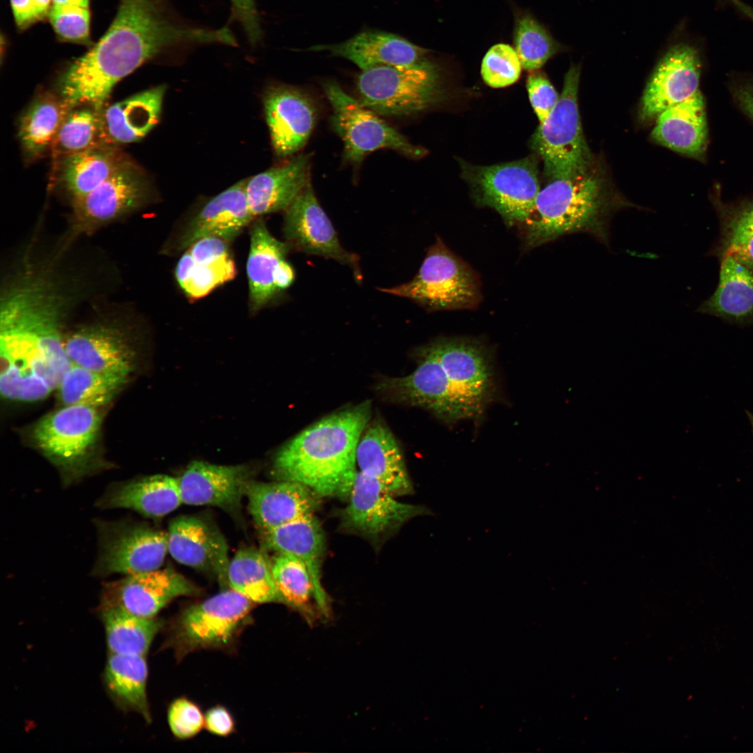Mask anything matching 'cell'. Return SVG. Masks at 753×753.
<instances>
[{"mask_svg": "<svg viewBox=\"0 0 753 753\" xmlns=\"http://www.w3.org/2000/svg\"><path fill=\"white\" fill-rule=\"evenodd\" d=\"M167 6L165 0H120L105 33L59 77L63 100L70 107L89 105L100 110L119 81L167 49L183 45H237L227 27L180 22Z\"/></svg>", "mask_w": 753, "mask_h": 753, "instance_id": "cell-1", "label": "cell"}, {"mask_svg": "<svg viewBox=\"0 0 753 753\" xmlns=\"http://www.w3.org/2000/svg\"><path fill=\"white\" fill-rule=\"evenodd\" d=\"M409 374L383 379L379 391L423 408L446 424L479 418L496 395L491 351L470 337H440L418 348Z\"/></svg>", "mask_w": 753, "mask_h": 753, "instance_id": "cell-2", "label": "cell"}, {"mask_svg": "<svg viewBox=\"0 0 753 753\" xmlns=\"http://www.w3.org/2000/svg\"><path fill=\"white\" fill-rule=\"evenodd\" d=\"M370 402L333 413L301 432L277 452V480L301 483L321 497L348 499L356 474V452L370 421Z\"/></svg>", "mask_w": 753, "mask_h": 753, "instance_id": "cell-3", "label": "cell"}, {"mask_svg": "<svg viewBox=\"0 0 753 753\" xmlns=\"http://www.w3.org/2000/svg\"><path fill=\"white\" fill-rule=\"evenodd\" d=\"M611 201L591 170L551 178L538 194L526 221V243L531 248L562 236L589 233L607 241Z\"/></svg>", "mask_w": 753, "mask_h": 753, "instance_id": "cell-4", "label": "cell"}, {"mask_svg": "<svg viewBox=\"0 0 753 753\" xmlns=\"http://www.w3.org/2000/svg\"><path fill=\"white\" fill-rule=\"evenodd\" d=\"M0 312L1 396L20 402L45 398L63 375L57 360L24 317L6 307Z\"/></svg>", "mask_w": 753, "mask_h": 753, "instance_id": "cell-5", "label": "cell"}, {"mask_svg": "<svg viewBox=\"0 0 753 753\" xmlns=\"http://www.w3.org/2000/svg\"><path fill=\"white\" fill-rule=\"evenodd\" d=\"M580 67L572 66L565 75L559 99L532 141L551 178L591 170L593 157L584 135L578 109Z\"/></svg>", "mask_w": 753, "mask_h": 753, "instance_id": "cell-6", "label": "cell"}, {"mask_svg": "<svg viewBox=\"0 0 753 753\" xmlns=\"http://www.w3.org/2000/svg\"><path fill=\"white\" fill-rule=\"evenodd\" d=\"M380 291L411 299L429 310L473 308L480 297L473 271L440 239L429 248L411 281Z\"/></svg>", "mask_w": 753, "mask_h": 753, "instance_id": "cell-7", "label": "cell"}, {"mask_svg": "<svg viewBox=\"0 0 753 753\" xmlns=\"http://www.w3.org/2000/svg\"><path fill=\"white\" fill-rule=\"evenodd\" d=\"M356 89L363 105L388 116L425 110L441 96L436 67L428 61L363 70L358 77Z\"/></svg>", "mask_w": 753, "mask_h": 753, "instance_id": "cell-8", "label": "cell"}, {"mask_svg": "<svg viewBox=\"0 0 753 753\" xmlns=\"http://www.w3.org/2000/svg\"><path fill=\"white\" fill-rule=\"evenodd\" d=\"M253 602L230 588L193 604L180 615L167 642L176 657L229 646L245 624Z\"/></svg>", "mask_w": 753, "mask_h": 753, "instance_id": "cell-9", "label": "cell"}, {"mask_svg": "<svg viewBox=\"0 0 753 753\" xmlns=\"http://www.w3.org/2000/svg\"><path fill=\"white\" fill-rule=\"evenodd\" d=\"M325 95L330 104V125L344 143V157L358 163L374 151L389 149L405 155L418 158L425 151L416 146L397 130L346 93L335 81L324 84Z\"/></svg>", "mask_w": 753, "mask_h": 753, "instance_id": "cell-10", "label": "cell"}, {"mask_svg": "<svg viewBox=\"0 0 753 753\" xmlns=\"http://www.w3.org/2000/svg\"><path fill=\"white\" fill-rule=\"evenodd\" d=\"M98 554L92 574L126 575L160 569L168 552L167 533L128 519L96 520Z\"/></svg>", "mask_w": 753, "mask_h": 753, "instance_id": "cell-11", "label": "cell"}, {"mask_svg": "<svg viewBox=\"0 0 753 753\" xmlns=\"http://www.w3.org/2000/svg\"><path fill=\"white\" fill-rule=\"evenodd\" d=\"M478 201L509 225L526 222L540 192L536 162L530 158L490 166L463 167Z\"/></svg>", "mask_w": 753, "mask_h": 753, "instance_id": "cell-12", "label": "cell"}, {"mask_svg": "<svg viewBox=\"0 0 753 753\" xmlns=\"http://www.w3.org/2000/svg\"><path fill=\"white\" fill-rule=\"evenodd\" d=\"M348 499L340 514L341 528L373 543H379L410 519L432 513L425 506L398 501L376 480L359 471Z\"/></svg>", "mask_w": 753, "mask_h": 753, "instance_id": "cell-13", "label": "cell"}, {"mask_svg": "<svg viewBox=\"0 0 753 753\" xmlns=\"http://www.w3.org/2000/svg\"><path fill=\"white\" fill-rule=\"evenodd\" d=\"M150 197L145 175L126 160L96 189L72 199L73 231L74 234L93 231L144 206Z\"/></svg>", "mask_w": 753, "mask_h": 753, "instance_id": "cell-14", "label": "cell"}, {"mask_svg": "<svg viewBox=\"0 0 753 753\" xmlns=\"http://www.w3.org/2000/svg\"><path fill=\"white\" fill-rule=\"evenodd\" d=\"M97 408L85 405L64 407L40 420L33 429V440L43 453L72 473V479L84 470L85 459L100 425Z\"/></svg>", "mask_w": 753, "mask_h": 753, "instance_id": "cell-15", "label": "cell"}, {"mask_svg": "<svg viewBox=\"0 0 753 753\" xmlns=\"http://www.w3.org/2000/svg\"><path fill=\"white\" fill-rule=\"evenodd\" d=\"M198 593L194 584L175 570L158 569L105 584L98 611L117 608L151 618L174 598Z\"/></svg>", "mask_w": 753, "mask_h": 753, "instance_id": "cell-16", "label": "cell"}, {"mask_svg": "<svg viewBox=\"0 0 753 753\" xmlns=\"http://www.w3.org/2000/svg\"><path fill=\"white\" fill-rule=\"evenodd\" d=\"M284 211V233L291 245L347 265L356 277L360 279L358 257L340 245L331 222L317 199L310 178Z\"/></svg>", "mask_w": 753, "mask_h": 753, "instance_id": "cell-17", "label": "cell"}, {"mask_svg": "<svg viewBox=\"0 0 753 753\" xmlns=\"http://www.w3.org/2000/svg\"><path fill=\"white\" fill-rule=\"evenodd\" d=\"M250 236L246 271L250 308L255 312L288 289L295 273L287 260L291 245L275 238L264 220L259 219L252 224Z\"/></svg>", "mask_w": 753, "mask_h": 753, "instance_id": "cell-18", "label": "cell"}, {"mask_svg": "<svg viewBox=\"0 0 753 753\" xmlns=\"http://www.w3.org/2000/svg\"><path fill=\"white\" fill-rule=\"evenodd\" d=\"M701 63L695 48L680 44L671 48L655 68L644 89L639 117L651 120L699 90Z\"/></svg>", "mask_w": 753, "mask_h": 753, "instance_id": "cell-19", "label": "cell"}, {"mask_svg": "<svg viewBox=\"0 0 753 753\" xmlns=\"http://www.w3.org/2000/svg\"><path fill=\"white\" fill-rule=\"evenodd\" d=\"M72 363L105 374L128 376L133 370L135 351L126 331L112 322L82 326L64 340Z\"/></svg>", "mask_w": 753, "mask_h": 753, "instance_id": "cell-20", "label": "cell"}, {"mask_svg": "<svg viewBox=\"0 0 753 753\" xmlns=\"http://www.w3.org/2000/svg\"><path fill=\"white\" fill-rule=\"evenodd\" d=\"M264 106L275 153L279 158L294 155L305 146L314 128V102L301 90L277 85L266 91Z\"/></svg>", "mask_w": 753, "mask_h": 753, "instance_id": "cell-21", "label": "cell"}, {"mask_svg": "<svg viewBox=\"0 0 753 753\" xmlns=\"http://www.w3.org/2000/svg\"><path fill=\"white\" fill-rule=\"evenodd\" d=\"M168 553L177 562L215 575L228 584V546L213 524L195 517L174 519L167 531Z\"/></svg>", "mask_w": 753, "mask_h": 753, "instance_id": "cell-22", "label": "cell"}, {"mask_svg": "<svg viewBox=\"0 0 753 753\" xmlns=\"http://www.w3.org/2000/svg\"><path fill=\"white\" fill-rule=\"evenodd\" d=\"M245 495L253 520L262 531L313 515L321 498L308 487L290 480H250Z\"/></svg>", "mask_w": 753, "mask_h": 753, "instance_id": "cell-23", "label": "cell"}, {"mask_svg": "<svg viewBox=\"0 0 753 753\" xmlns=\"http://www.w3.org/2000/svg\"><path fill=\"white\" fill-rule=\"evenodd\" d=\"M249 476L248 469L242 465L195 461L177 480L183 503L231 509L239 505L245 494Z\"/></svg>", "mask_w": 753, "mask_h": 753, "instance_id": "cell-24", "label": "cell"}, {"mask_svg": "<svg viewBox=\"0 0 753 753\" xmlns=\"http://www.w3.org/2000/svg\"><path fill=\"white\" fill-rule=\"evenodd\" d=\"M359 471L376 480L395 496L413 493L401 450L390 429L379 420L370 421L356 452Z\"/></svg>", "mask_w": 753, "mask_h": 753, "instance_id": "cell-25", "label": "cell"}, {"mask_svg": "<svg viewBox=\"0 0 753 753\" xmlns=\"http://www.w3.org/2000/svg\"><path fill=\"white\" fill-rule=\"evenodd\" d=\"M262 532L266 549L291 555L306 566L319 606L330 619V600L321 581L325 536L319 520L313 515Z\"/></svg>", "mask_w": 753, "mask_h": 753, "instance_id": "cell-26", "label": "cell"}, {"mask_svg": "<svg viewBox=\"0 0 753 753\" xmlns=\"http://www.w3.org/2000/svg\"><path fill=\"white\" fill-rule=\"evenodd\" d=\"M246 180H242L208 202L186 224L176 240L180 252L206 236L234 239L254 218L250 212L246 193Z\"/></svg>", "mask_w": 753, "mask_h": 753, "instance_id": "cell-27", "label": "cell"}, {"mask_svg": "<svg viewBox=\"0 0 753 753\" xmlns=\"http://www.w3.org/2000/svg\"><path fill=\"white\" fill-rule=\"evenodd\" d=\"M165 85L142 91L100 111V143L115 146L139 142L158 123Z\"/></svg>", "mask_w": 753, "mask_h": 753, "instance_id": "cell-28", "label": "cell"}, {"mask_svg": "<svg viewBox=\"0 0 753 753\" xmlns=\"http://www.w3.org/2000/svg\"><path fill=\"white\" fill-rule=\"evenodd\" d=\"M314 50H327L347 59L361 70L386 66H411L427 61V50L397 35L367 31L334 45H316Z\"/></svg>", "mask_w": 753, "mask_h": 753, "instance_id": "cell-29", "label": "cell"}, {"mask_svg": "<svg viewBox=\"0 0 753 753\" xmlns=\"http://www.w3.org/2000/svg\"><path fill=\"white\" fill-rule=\"evenodd\" d=\"M651 136L657 143L674 151L702 158L707 146L708 127L700 91L662 112L656 117Z\"/></svg>", "mask_w": 753, "mask_h": 753, "instance_id": "cell-30", "label": "cell"}, {"mask_svg": "<svg viewBox=\"0 0 753 753\" xmlns=\"http://www.w3.org/2000/svg\"><path fill=\"white\" fill-rule=\"evenodd\" d=\"M181 503L177 478L157 474L113 485L96 505L101 509L128 508L157 519L169 514Z\"/></svg>", "mask_w": 753, "mask_h": 753, "instance_id": "cell-31", "label": "cell"}, {"mask_svg": "<svg viewBox=\"0 0 753 753\" xmlns=\"http://www.w3.org/2000/svg\"><path fill=\"white\" fill-rule=\"evenodd\" d=\"M307 154L271 168L246 180L245 193L254 218L285 210L295 199L310 176Z\"/></svg>", "mask_w": 753, "mask_h": 753, "instance_id": "cell-32", "label": "cell"}, {"mask_svg": "<svg viewBox=\"0 0 753 753\" xmlns=\"http://www.w3.org/2000/svg\"><path fill=\"white\" fill-rule=\"evenodd\" d=\"M147 676L145 656L108 654L102 674L108 696L122 711L136 712L147 722H151L146 696Z\"/></svg>", "mask_w": 753, "mask_h": 753, "instance_id": "cell-33", "label": "cell"}, {"mask_svg": "<svg viewBox=\"0 0 753 753\" xmlns=\"http://www.w3.org/2000/svg\"><path fill=\"white\" fill-rule=\"evenodd\" d=\"M699 311L736 321L752 319L753 271L733 257L724 254L717 287Z\"/></svg>", "mask_w": 753, "mask_h": 753, "instance_id": "cell-34", "label": "cell"}, {"mask_svg": "<svg viewBox=\"0 0 753 753\" xmlns=\"http://www.w3.org/2000/svg\"><path fill=\"white\" fill-rule=\"evenodd\" d=\"M126 160L115 146L98 144L63 158L61 180L72 199L90 192Z\"/></svg>", "mask_w": 753, "mask_h": 753, "instance_id": "cell-35", "label": "cell"}, {"mask_svg": "<svg viewBox=\"0 0 753 753\" xmlns=\"http://www.w3.org/2000/svg\"><path fill=\"white\" fill-rule=\"evenodd\" d=\"M271 561L280 603L298 611L310 625L328 621L317 602L306 566L296 557L282 553H277Z\"/></svg>", "mask_w": 753, "mask_h": 753, "instance_id": "cell-36", "label": "cell"}, {"mask_svg": "<svg viewBox=\"0 0 753 753\" xmlns=\"http://www.w3.org/2000/svg\"><path fill=\"white\" fill-rule=\"evenodd\" d=\"M72 108L59 96H38L21 116L18 138L24 153L35 159L52 147L60 126Z\"/></svg>", "mask_w": 753, "mask_h": 753, "instance_id": "cell-37", "label": "cell"}, {"mask_svg": "<svg viewBox=\"0 0 753 753\" xmlns=\"http://www.w3.org/2000/svg\"><path fill=\"white\" fill-rule=\"evenodd\" d=\"M105 628L108 654L144 655L163 626L161 620L142 618L124 610H100Z\"/></svg>", "mask_w": 753, "mask_h": 753, "instance_id": "cell-38", "label": "cell"}, {"mask_svg": "<svg viewBox=\"0 0 753 753\" xmlns=\"http://www.w3.org/2000/svg\"><path fill=\"white\" fill-rule=\"evenodd\" d=\"M227 582L230 588L253 602H280L271 570V561L254 548L238 550L229 561Z\"/></svg>", "mask_w": 753, "mask_h": 753, "instance_id": "cell-39", "label": "cell"}, {"mask_svg": "<svg viewBox=\"0 0 753 753\" xmlns=\"http://www.w3.org/2000/svg\"><path fill=\"white\" fill-rule=\"evenodd\" d=\"M128 376L101 373L72 363L57 388L65 405L94 408L109 403L121 390Z\"/></svg>", "mask_w": 753, "mask_h": 753, "instance_id": "cell-40", "label": "cell"}, {"mask_svg": "<svg viewBox=\"0 0 753 753\" xmlns=\"http://www.w3.org/2000/svg\"><path fill=\"white\" fill-rule=\"evenodd\" d=\"M236 275L234 259L223 261L194 259L185 250L179 259L175 277L187 296L197 299L208 294Z\"/></svg>", "mask_w": 753, "mask_h": 753, "instance_id": "cell-41", "label": "cell"}, {"mask_svg": "<svg viewBox=\"0 0 753 753\" xmlns=\"http://www.w3.org/2000/svg\"><path fill=\"white\" fill-rule=\"evenodd\" d=\"M100 111L81 105L68 112L52 145L55 158L63 159L100 144Z\"/></svg>", "mask_w": 753, "mask_h": 753, "instance_id": "cell-42", "label": "cell"}, {"mask_svg": "<svg viewBox=\"0 0 753 753\" xmlns=\"http://www.w3.org/2000/svg\"><path fill=\"white\" fill-rule=\"evenodd\" d=\"M513 37L515 50L526 70H537L561 50L547 30L528 13L515 17Z\"/></svg>", "mask_w": 753, "mask_h": 753, "instance_id": "cell-43", "label": "cell"}, {"mask_svg": "<svg viewBox=\"0 0 753 753\" xmlns=\"http://www.w3.org/2000/svg\"><path fill=\"white\" fill-rule=\"evenodd\" d=\"M522 64L515 50L509 45H493L485 54L481 64L485 83L492 88H502L515 83L520 77Z\"/></svg>", "mask_w": 753, "mask_h": 753, "instance_id": "cell-44", "label": "cell"}, {"mask_svg": "<svg viewBox=\"0 0 753 753\" xmlns=\"http://www.w3.org/2000/svg\"><path fill=\"white\" fill-rule=\"evenodd\" d=\"M47 17L57 38L61 41L93 45L90 33L89 8L52 5Z\"/></svg>", "mask_w": 753, "mask_h": 753, "instance_id": "cell-45", "label": "cell"}, {"mask_svg": "<svg viewBox=\"0 0 753 753\" xmlns=\"http://www.w3.org/2000/svg\"><path fill=\"white\" fill-rule=\"evenodd\" d=\"M725 254L753 271V203L736 213L728 223Z\"/></svg>", "mask_w": 753, "mask_h": 753, "instance_id": "cell-46", "label": "cell"}, {"mask_svg": "<svg viewBox=\"0 0 753 753\" xmlns=\"http://www.w3.org/2000/svg\"><path fill=\"white\" fill-rule=\"evenodd\" d=\"M167 720L172 733L180 739L195 736L204 722L199 707L185 698L177 699L172 703L168 709Z\"/></svg>", "mask_w": 753, "mask_h": 753, "instance_id": "cell-47", "label": "cell"}, {"mask_svg": "<svg viewBox=\"0 0 753 753\" xmlns=\"http://www.w3.org/2000/svg\"><path fill=\"white\" fill-rule=\"evenodd\" d=\"M526 89L531 106L542 123L558 102L560 95L540 71L534 70L528 75Z\"/></svg>", "mask_w": 753, "mask_h": 753, "instance_id": "cell-48", "label": "cell"}, {"mask_svg": "<svg viewBox=\"0 0 753 753\" xmlns=\"http://www.w3.org/2000/svg\"><path fill=\"white\" fill-rule=\"evenodd\" d=\"M234 17L238 21L251 45L262 39V29L255 0H231Z\"/></svg>", "mask_w": 753, "mask_h": 753, "instance_id": "cell-49", "label": "cell"}, {"mask_svg": "<svg viewBox=\"0 0 753 753\" xmlns=\"http://www.w3.org/2000/svg\"><path fill=\"white\" fill-rule=\"evenodd\" d=\"M204 723L206 728L211 733L226 736L230 734L234 728L233 718L229 711L222 706H215L208 710L206 714Z\"/></svg>", "mask_w": 753, "mask_h": 753, "instance_id": "cell-50", "label": "cell"}, {"mask_svg": "<svg viewBox=\"0 0 753 753\" xmlns=\"http://www.w3.org/2000/svg\"><path fill=\"white\" fill-rule=\"evenodd\" d=\"M15 22L24 30L39 21L33 0H10Z\"/></svg>", "mask_w": 753, "mask_h": 753, "instance_id": "cell-51", "label": "cell"}, {"mask_svg": "<svg viewBox=\"0 0 753 753\" xmlns=\"http://www.w3.org/2000/svg\"><path fill=\"white\" fill-rule=\"evenodd\" d=\"M734 96L742 110L753 121V85L736 89Z\"/></svg>", "mask_w": 753, "mask_h": 753, "instance_id": "cell-52", "label": "cell"}, {"mask_svg": "<svg viewBox=\"0 0 753 753\" xmlns=\"http://www.w3.org/2000/svg\"><path fill=\"white\" fill-rule=\"evenodd\" d=\"M38 20L47 17L52 0H33Z\"/></svg>", "mask_w": 753, "mask_h": 753, "instance_id": "cell-53", "label": "cell"}, {"mask_svg": "<svg viewBox=\"0 0 753 753\" xmlns=\"http://www.w3.org/2000/svg\"><path fill=\"white\" fill-rule=\"evenodd\" d=\"M54 6H78L89 8L90 0H52Z\"/></svg>", "mask_w": 753, "mask_h": 753, "instance_id": "cell-54", "label": "cell"}, {"mask_svg": "<svg viewBox=\"0 0 753 753\" xmlns=\"http://www.w3.org/2000/svg\"><path fill=\"white\" fill-rule=\"evenodd\" d=\"M747 415H748V417H749V419H750V424H751V426H752V432H753V415L750 413H748Z\"/></svg>", "mask_w": 753, "mask_h": 753, "instance_id": "cell-55", "label": "cell"}]
</instances>
